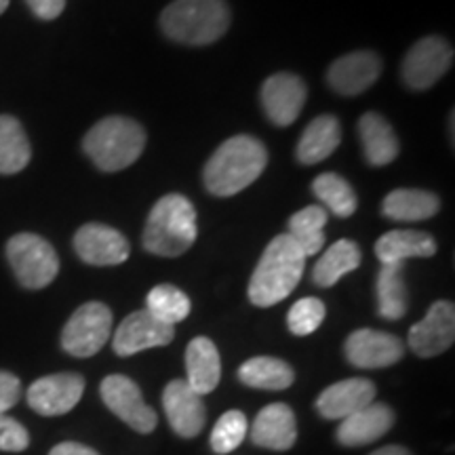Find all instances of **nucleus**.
<instances>
[{
    "label": "nucleus",
    "instance_id": "f257e3e1",
    "mask_svg": "<svg viewBox=\"0 0 455 455\" xmlns=\"http://www.w3.org/2000/svg\"><path fill=\"white\" fill-rule=\"evenodd\" d=\"M266 164V146L251 135H236L226 140L204 164V188L213 196H235L264 173Z\"/></svg>",
    "mask_w": 455,
    "mask_h": 455
},
{
    "label": "nucleus",
    "instance_id": "f03ea898",
    "mask_svg": "<svg viewBox=\"0 0 455 455\" xmlns=\"http://www.w3.org/2000/svg\"><path fill=\"white\" fill-rule=\"evenodd\" d=\"M306 268V255L284 232L270 241L249 283V299L259 308H270L295 291Z\"/></svg>",
    "mask_w": 455,
    "mask_h": 455
},
{
    "label": "nucleus",
    "instance_id": "7ed1b4c3",
    "mask_svg": "<svg viewBox=\"0 0 455 455\" xmlns=\"http://www.w3.org/2000/svg\"><path fill=\"white\" fill-rule=\"evenodd\" d=\"M196 209L184 195H167L152 207L146 220V251L161 258H178L196 243Z\"/></svg>",
    "mask_w": 455,
    "mask_h": 455
},
{
    "label": "nucleus",
    "instance_id": "20e7f679",
    "mask_svg": "<svg viewBox=\"0 0 455 455\" xmlns=\"http://www.w3.org/2000/svg\"><path fill=\"white\" fill-rule=\"evenodd\" d=\"M161 28L171 41L203 47L228 32L230 9L226 0H175L163 11Z\"/></svg>",
    "mask_w": 455,
    "mask_h": 455
},
{
    "label": "nucleus",
    "instance_id": "39448f33",
    "mask_svg": "<svg viewBox=\"0 0 455 455\" xmlns=\"http://www.w3.org/2000/svg\"><path fill=\"white\" fill-rule=\"evenodd\" d=\"M83 148L101 171L127 169L146 148V131L127 116H108L84 135Z\"/></svg>",
    "mask_w": 455,
    "mask_h": 455
},
{
    "label": "nucleus",
    "instance_id": "423d86ee",
    "mask_svg": "<svg viewBox=\"0 0 455 455\" xmlns=\"http://www.w3.org/2000/svg\"><path fill=\"white\" fill-rule=\"evenodd\" d=\"M7 259L15 278L26 289H44L60 272V258L49 241L32 232H21L9 238Z\"/></svg>",
    "mask_w": 455,
    "mask_h": 455
},
{
    "label": "nucleus",
    "instance_id": "0eeeda50",
    "mask_svg": "<svg viewBox=\"0 0 455 455\" xmlns=\"http://www.w3.org/2000/svg\"><path fill=\"white\" fill-rule=\"evenodd\" d=\"M112 331V312L101 301H87L68 318L61 348L76 358H89L104 348Z\"/></svg>",
    "mask_w": 455,
    "mask_h": 455
},
{
    "label": "nucleus",
    "instance_id": "6e6552de",
    "mask_svg": "<svg viewBox=\"0 0 455 455\" xmlns=\"http://www.w3.org/2000/svg\"><path fill=\"white\" fill-rule=\"evenodd\" d=\"M453 61V47L441 36H426L407 51L403 81L409 89L426 91L443 78Z\"/></svg>",
    "mask_w": 455,
    "mask_h": 455
},
{
    "label": "nucleus",
    "instance_id": "1a4fd4ad",
    "mask_svg": "<svg viewBox=\"0 0 455 455\" xmlns=\"http://www.w3.org/2000/svg\"><path fill=\"white\" fill-rule=\"evenodd\" d=\"M100 392L104 405L133 430L148 435L156 428V411L148 405L140 386L127 375H108L100 386Z\"/></svg>",
    "mask_w": 455,
    "mask_h": 455
},
{
    "label": "nucleus",
    "instance_id": "9d476101",
    "mask_svg": "<svg viewBox=\"0 0 455 455\" xmlns=\"http://www.w3.org/2000/svg\"><path fill=\"white\" fill-rule=\"evenodd\" d=\"M84 392V379L78 373L44 375L28 388V405L38 415L55 418L72 411L81 403Z\"/></svg>",
    "mask_w": 455,
    "mask_h": 455
},
{
    "label": "nucleus",
    "instance_id": "9b49d317",
    "mask_svg": "<svg viewBox=\"0 0 455 455\" xmlns=\"http://www.w3.org/2000/svg\"><path fill=\"white\" fill-rule=\"evenodd\" d=\"M173 338L175 327L158 321L148 310H138L133 315H129L118 325L116 333H114L112 346L118 356H133L138 352L167 346L173 341Z\"/></svg>",
    "mask_w": 455,
    "mask_h": 455
},
{
    "label": "nucleus",
    "instance_id": "f8f14e48",
    "mask_svg": "<svg viewBox=\"0 0 455 455\" xmlns=\"http://www.w3.org/2000/svg\"><path fill=\"white\" fill-rule=\"evenodd\" d=\"M455 339V306L451 301L439 299L430 306L418 325L409 331V348L422 358L439 356L451 348Z\"/></svg>",
    "mask_w": 455,
    "mask_h": 455
},
{
    "label": "nucleus",
    "instance_id": "ddd939ff",
    "mask_svg": "<svg viewBox=\"0 0 455 455\" xmlns=\"http://www.w3.org/2000/svg\"><path fill=\"white\" fill-rule=\"evenodd\" d=\"M346 358L358 369H384L405 356V344L396 335L375 329H356L344 346Z\"/></svg>",
    "mask_w": 455,
    "mask_h": 455
},
{
    "label": "nucleus",
    "instance_id": "4468645a",
    "mask_svg": "<svg viewBox=\"0 0 455 455\" xmlns=\"http://www.w3.org/2000/svg\"><path fill=\"white\" fill-rule=\"evenodd\" d=\"M259 98L270 123L276 127H289L298 121L306 98H308V89L299 76L281 72L264 83Z\"/></svg>",
    "mask_w": 455,
    "mask_h": 455
},
{
    "label": "nucleus",
    "instance_id": "2eb2a0df",
    "mask_svg": "<svg viewBox=\"0 0 455 455\" xmlns=\"http://www.w3.org/2000/svg\"><path fill=\"white\" fill-rule=\"evenodd\" d=\"M382 74V60L373 51H355L339 60L327 72V83L335 93L355 98V95L365 93L369 87L378 83Z\"/></svg>",
    "mask_w": 455,
    "mask_h": 455
},
{
    "label": "nucleus",
    "instance_id": "dca6fc26",
    "mask_svg": "<svg viewBox=\"0 0 455 455\" xmlns=\"http://www.w3.org/2000/svg\"><path fill=\"white\" fill-rule=\"evenodd\" d=\"M74 249L89 266H118L131 255L127 238L116 228L104 224H84L74 236Z\"/></svg>",
    "mask_w": 455,
    "mask_h": 455
},
{
    "label": "nucleus",
    "instance_id": "f3484780",
    "mask_svg": "<svg viewBox=\"0 0 455 455\" xmlns=\"http://www.w3.org/2000/svg\"><path fill=\"white\" fill-rule=\"evenodd\" d=\"M163 407L171 428L184 439H195L201 435L207 422V409L203 396L188 386L186 379H173L163 392Z\"/></svg>",
    "mask_w": 455,
    "mask_h": 455
},
{
    "label": "nucleus",
    "instance_id": "a211bd4d",
    "mask_svg": "<svg viewBox=\"0 0 455 455\" xmlns=\"http://www.w3.org/2000/svg\"><path fill=\"white\" fill-rule=\"evenodd\" d=\"M375 403V384L365 378H350L329 386L316 398L318 413L325 419H346Z\"/></svg>",
    "mask_w": 455,
    "mask_h": 455
},
{
    "label": "nucleus",
    "instance_id": "6ab92c4d",
    "mask_svg": "<svg viewBox=\"0 0 455 455\" xmlns=\"http://www.w3.org/2000/svg\"><path fill=\"white\" fill-rule=\"evenodd\" d=\"M251 441L270 451H287L298 441V422L293 409L284 403H272L255 418Z\"/></svg>",
    "mask_w": 455,
    "mask_h": 455
},
{
    "label": "nucleus",
    "instance_id": "aec40b11",
    "mask_svg": "<svg viewBox=\"0 0 455 455\" xmlns=\"http://www.w3.org/2000/svg\"><path fill=\"white\" fill-rule=\"evenodd\" d=\"M395 424V411L384 403H371L350 418L341 419L338 441L346 447H363L378 441Z\"/></svg>",
    "mask_w": 455,
    "mask_h": 455
},
{
    "label": "nucleus",
    "instance_id": "412c9836",
    "mask_svg": "<svg viewBox=\"0 0 455 455\" xmlns=\"http://www.w3.org/2000/svg\"><path fill=\"white\" fill-rule=\"evenodd\" d=\"M188 386L196 395H212L221 378V358L215 344L209 338H195L186 350Z\"/></svg>",
    "mask_w": 455,
    "mask_h": 455
},
{
    "label": "nucleus",
    "instance_id": "4be33fe9",
    "mask_svg": "<svg viewBox=\"0 0 455 455\" xmlns=\"http://www.w3.org/2000/svg\"><path fill=\"white\" fill-rule=\"evenodd\" d=\"M358 138H361L367 163L373 167H386V164L395 163L401 152L395 129L378 112L363 114L358 121Z\"/></svg>",
    "mask_w": 455,
    "mask_h": 455
},
{
    "label": "nucleus",
    "instance_id": "5701e85b",
    "mask_svg": "<svg viewBox=\"0 0 455 455\" xmlns=\"http://www.w3.org/2000/svg\"><path fill=\"white\" fill-rule=\"evenodd\" d=\"M436 241L422 230H390L375 243V255L382 264H403L411 258H432Z\"/></svg>",
    "mask_w": 455,
    "mask_h": 455
},
{
    "label": "nucleus",
    "instance_id": "b1692460",
    "mask_svg": "<svg viewBox=\"0 0 455 455\" xmlns=\"http://www.w3.org/2000/svg\"><path fill=\"white\" fill-rule=\"evenodd\" d=\"M341 141V127L335 116H318L301 133L298 144V161L301 164L323 163L338 150Z\"/></svg>",
    "mask_w": 455,
    "mask_h": 455
},
{
    "label": "nucleus",
    "instance_id": "393cba45",
    "mask_svg": "<svg viewBox=\"0 0 455 455\" xmlns=\"http://www.w3.org/2000/svg\"><path fill=\"white\" fill-rule=\"evenodd\" d=\"M439 209V196L415 188L392 190L382 203V213L392 221H424L435 218Z\"/></svg>",
    "mask_w": 455,
    "mask_h": 455
},
{
    "label": "nucleus",
    "instance_id": "a878e982",
    "mask_svg": "<svg viewBox=\"0 0 455 455\" xmlns=\"http://www.w3.org/2000/svg\"><path fill=\"white\" fill-rule=\"evenodd\" d=\"M378 312L386 321H398L407 315L409 293L405 284V264H382L375 283Z\"/></svg>",
    "mask_w": 455,
    "mask_h": 455
},
{
    "label": "nucleus",
    "instance_id": "bb28decb",
    "mask_svg": "<svg viewBox=\"0 0 455 455\" xmlns=\"http://www.w3.org/2000/svg\"><path fill=\"white\" fill-rule=\"evenodd\" d=\"M238 378L244 386L259 390H287L293 384L295 373L289 363L275 356H255L243 363Z\"/></svg>",
    "mask_w": 455,
    "mask_h": 455
},
{
    "label": "nucleus",
    "instance_id": "cd10ccee",
    "mask_svg": "<svg viewBox=\"0 0 455 455\" xmlns=\"http://www.w3.org/2000/svg\"><path fill=\"white\" fill-rule=\"evenodd\" d=\"M361 266V249L355 241L348 238H341V241L333 243L331 247L323 253V258L316 261L312 278L318 287H333L341 276H346L348 272L356 270Z\"/></svg>",
    "mask_w": 455,
    "mask_h": 455
},
{
    "label": "nucleus",
    "instance_id": "c85d7f7f",
    "mask_svg": "<svg viewBox=\"0 0 455 455\" xmlns=\"http://www.w3.org/2000/svg\"><path fill=\"white\" fill-rule=\"evenodd\" d=\"M32 148L21 123L15 116H0V173L13 175L28 167Z\"/></svg>",
    "mask_w": 455,
    "mask_h": 455
},
{
    "label": "nucleus",
    "instance_id": "c756f323",
    "mask_svg": "<svg viewBox=\"0 0 455 455\" xmlns=\"http://www.w3.org/2000/svg\"><path fill=\"white\" fill-rule=\"evenodd\" d=\"M327 220V212L318 207V204H310V207L301 209V212L293 213V218L289 220L287 235L293 238V243L298 244L299 251L306 258H312V255H316L325 247Z\"/></svg>",
    "mask_w": 455,
    "mask_h": 455
},
{
    "label": "nucleus",
    "instance_id": "7c9ffc66",
    "mask_svg": "<svg viewBox=\"0 0 455 455\" xmlns=\"http://www.w3.org/2000/svg\"><path fill=\"white\" fill-rule=\"evenodd\" d=\"M318 201L325 204V212H331L338 218H350L358 207L356 192L352 186L338 173H321L312 184Z\"/></svg>",
    "mask_w": 455,
    "mask_h": 455
},
{
    "label": "nucleus",
    "instance_id": "2f4dec72",
    "mask_svg": "<svg viewBox=\"0 0 455 455\" xmlns=\"http://www.w3.org/2000/svg\"><path fill=\"white\" fill-rule=\"evenodd\" d=\"M146 310L158 321L167 323V325L175 327L178 323L186 321L190 315L192 304L190 298L181 291V289L173 287V284H156L146 298Z\"/></svg>",
    "mask_w": 455,
    "mask_h": 455
},
{
    "label": "nucleus",
    "instance_id": "473e14b6",
    "mask_svg": "<svg viewBox=\"0 0 455 455\" xmlns=\"http://www.w3.org/2000/svg\"><path fill=\"white\" fill-rule=\"evenodd\" d=\"M247 428L249 424L243 411L232 409V411L224 413L212 432V441H209L212 443V449L220 455L232 453L236 447H241L244 436H247Z\"/></svg>",
    "mask_w": 455,
    "mask_h": 455
},
{
    "label": "nucleus",
    "instance_id": "72a5a7b5",
    "mask_svg": "<svg viewBox=\"0 0 455 455\" xmlns=\"http://www.w3.org/2000/svg\"><path fill=\"white\" fill-rule=\"evenodd\" d=\"M327 308L318 298H301L289 310L287 325L293 335H310L325 321Z\"/></svg>",
    "mask_w": 455,
    "mask_h": 455
},
{
    "label": "nucleus",
    "instance_id": "f704fd0d",
    "mask_svg": "<svg viewBox=\"0 0 455 455\" xmlns=\"http://www.w3.org/2000/svg\"><path fill=\"white\" fill-rule=\"evenodd\" d=\"M30 445L28 430L7 413H0V451L20 453Z\"/></svg>",
    "mask_w": 455,
    "mask_h": 455
},
{
    "label": "nucleus",
    "instance_id": "c9c22d12",
    "mask_svg": "<svg viewBox=\"0 0 455 455\" xmlns=\"http://www.w3.org/2000/svg\"><path fill=\"white\" fill-rule=\"evenodd\" d=\"M21 398L20 378L9 371H0V413H7Z\"/></svg>",
    "mask_w": 455,
    "mask_h": 455
},
{
    "label": "nucleus",
    "instance_id": "e433bc0d",
    "mask_svg": "<svg viewBox=\"0 0 455 455\" xmlns=\"http://www.w3.org/2000/svg\"><path fill=\"white\" fill-rule=\"evenodd\" d=\"M28 7L32 9V13L41 20H55L61 15V11L66 7V0H26Z\"/></svg>",
    "mask_w": 455,
    "mask_h": 455
},
{
    "label": "nucleus",
    "instance_id": "4c0bfd02",
    "mask_svg": "<svg viewBox=\"0 0 455 455\" xmlns=\"http://www.w3.org/2000/svg\"><path fill=\"white\" fill-rule=\"evenodd\" d=\"M49 455H100V453L93 451V449L87 445H81V443L66 441V443H60V445H55L53 449H51Z\"/></svg>",
    "mask_w": 455,
    "mask_h": 455
},
{
    "label": "nucleus",
    "instance_id": "58836bf2",
    "mask_svg": "<svg viewBox=\"0 0 455 455\" xmlns=\"http://www.w3.org/2000/svg\"><path fill=\"white\" fill-rule=\"evenodd\" d=\"M371 455H411V453H409L405 447H398V445H388V447H382V449H378V451H373Z\"/></svg>",
    "mask_w": 455,
    "mask_h": 455
},
{
    "label": "nucleus",
    "instance_id": "ea45409f",
    "mask_svg": "<svg viewBox=\"0 0 455 455\" xmlns=\"http://www.w3.org/2000/svg\"><path fill=\"white\" fill-rule=\"evenodd\" d=\"M7 7H9V0H0V15H3L4 11H7Z\"/></svg>",
    "mask_w": 455,
    "mask_h": 455
}]
</instances>
